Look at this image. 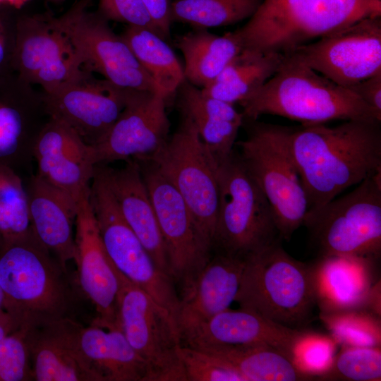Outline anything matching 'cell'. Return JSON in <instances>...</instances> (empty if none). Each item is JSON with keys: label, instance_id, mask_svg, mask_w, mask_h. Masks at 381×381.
Wrapping results in <instances>:
<instances>
[{"label": "cell", "instance_id": "44dd1931", "mask_svg": "<svg viewBox=\"0 0 381 381\" xmlns=\"http://www.w3.org/2000/svg\"><path fill=\"white\" fill-rule=\"evenodd\" d=\"M304 332L239 308L217 313L180 338L181 345L201 350L223 346H267L291 358L295 344Z\"/></svg>", "mask_w": 381, "mask_h": 381}, {"label": "cell", "instance_id": "ee69618b", "mask_svg": "<svg viewBox=\"0 0 381 381\" xmlns=\"http://www.w3.org/2000/svg\"><path fill=\"white\" fill-rule=\"evenodd\" d=\"M6 31L0 19V67L4 64L7 59L8 54V41Z\"/></svg>", "mask_w": 381, "mask_h": 381}, {"label": "cell", "instance_id": "bcb514c9", "mask_svg": "<svg viewBox=\"0 0 381 381\" xmlns=\"http://www.w3.org/2000/svg\"><path fill=\"white\" fill-rule=\"evenodd\" d=\"M4 295L0 286V310L3 309Z\"/></svg>", "mask_w": 381, "mask_h": 381}, {"label": "cell", "instance_id": "52a82bcc", "mask_svg": "<svg viewBox=\"0 0 381 381\" xmlns=\"http://www.w3.org/2000/svg\"><path fill=\"white\" fill-rule=\"evenodd\" d=\"M219 187L212 252L247 259L282 241L266 197L236 150L217 163Z\"/></svg>", "mask_w": 381, "mask_h": 381}, {"label": "cell", "instance_id": "cb8c5ba5", "mask_svg": "<svg viewBox=\"0 0 381 381\" xmlns=\"http://www.w3.org/2000/svg\"><path fill=\"white\" fill-rule=\"evenodd\" d=\"M246 260L212 252L192 286L179 297L175 321L180 337L229 308L238 294Z\"/></svg>", "mask_w": 381, "mask_h": 381}, {"label": "cell", "instance_id": "ba28073f", "mask_svg": "<svg viewBox=\"0 0 381 381\" xmlns=\"http://www.w3.org/2000/svg\"><path fill=\"white\" fill-rule=\"evenodd\" d=\"M381 171L352 191L308 210L303 219L319 257L377 260L381 253Z\"/></svg>", "mask_w": 381, "mask_h": 381}, {"label": "cell", "instance_id": "ab89813d", "mask_svg": "<svg viewBox=\"0 0 381 381\" xmlns=\"http://www.w3.org/2000/svg\"><path fill=\"white\" fill-rule=\"evenodd\" d=\"M98 12L107 20L149 28L157 33L142 0H99Z\"/></svg>", "mask_w": 381, "mask_h": 381}, {"label": "cell", "instance_id": "7a4b0ae2", "mask_svg": "<svg viewBox=\"0 0 381 381\" xmlns=\"http://www.w3.org/2000/svg\"><path fill=\"white\" fill-rule=\"evenodd\" d=\"M3 309L18 329L73 318L76 305L67 267L35 237L0 244Z\"/></svg>", "mask_w": 381, "mask_h": 381}, {"label": "cell", "instance_id": "8992f818", "mask_svg": "<svg viewBox=\"0 0 381 381\" xmlns=\"http://www.w3.org/2000/svg\"><path fill=\"white\" fill-rule=\"evenodd\" d=\"M238 155L272 208L282 240L289 241L303 225L308 205L289 146L290 126L243 120Z\"/></svg>", "mask_w": 381, "mask_h": 381}, {"label": "cell", "instance_id": "3957f363", "mask_svg": "<svg viewBox=\"0 0 381 381\" xmlns=\"http://www.w3.org/2000/svg\"><path fill=\"white\" fill-rule=\"evenodd\" d=\"M240 105L245 121L270 114L299 121L303 126L334 120L381 121L357 95L290 54L284 55L277 72Z\"/></svg>", "mask_w": 381, "mask_h": 381}, {"label": "cell", "instance_id": "7dc6e473", "mask_svg": "<svg viewBox=\"0 0 381 381\" xmlns=\"http://www.w3.org/2000/svg\"><path fill=\"white\" fill-rule=\"evenodd\" d=\"M46 1H50V2H53V3H59V2H62V1H64V0H46Z\"/></svg>", "mask_w": 381, "mask_h": 381}, {"label": "cell", "instance_id": "5b68a950", "mask_svg": "<svg viewBox=\"0 0 381 381\" xmlns=\"http://www.w3.org/2000/svg\"><path fill=\"white\" fill-rule=\"evenodd\" d=\"M281 241L246 260L235 301L277 324L303 330L316 307L313 265L292 258Z\"/></svg>", "mask_w": 381, "mask_h": 381}, {"label": "cell", "instance_id": "b9f144b4", "mask_svg": "<svg viewBox=\"0 0 381 381\" xmlns=\"http://www.w3.org/2000/svg\"><path fill=\"white\" fill-rule=\"evenodd\" d=\"M381 119V72L349 87Z\"/></svg>", "mask_w": 381, "mask_h": 381}, {"label": "cell", "instance_id": "74e56055", "mask_svg": "<svg viewBox=\"0 0 381 381\" xmlns=\"http://www.w3.org/2000/svg\"><path fill=\"white\" fill-rule=\"evenodd\" d=\"M179 352L186 381H246L238 372L211 353L181 344Z\"/></svg>", "mask_w": 381, "mask_h": 381}, {"label": "cell", "instance_id": "d6a6232c", "mask_svg": "<svg viewBox=\"0 0 381 381\" xmlns=\"http://www.w3.org/2000/svg\"><path fill=\"white\" fill-rule=\"evenodd\" d=\"M263 0H175L172 21L195 29L226 26L250 18Z\"/></svg>", "mask_w": 381, "mask_h": 381}, {"label": "cell", "instance_id": "e0dca14e", "mask_svg": "<svg viewBox=\"0 0 381 381\" xmlns=\"http://www.w3.org/2000/svg\"><path fill=\"white\" fill-rule=\"evenodd\" d=\"M126 89L86 70L80 77L52 94H44L50 118L72 128L89 145L98 144L121 114Z\"/></svg>", "mask_w": 381, "mask_h": 381}, {"label": "cell", "instance_id": "484cf974", "mask_svg": "<svg viewBox=\"0 0 381 381\" xmlns=\"http://www.w3.org/2000/svg\"><path fill=\"white\" fill-rule=\"evenodd\" d=\"M126 162L119 169L104 164L108 184L128 225L157 266L171 277L164 241L138 164L134 159Z\"/></svg>", "mask_w": 381, "mask_h": 381}, {"label": "cell", "instance_id": "836d02e7", "mask_svg": "<svg viewBox=\"0 0 381 381\" xmlns=\"http://www.w3.org/2000/svg\"><path fill=\"white\" fill-rule=\"evenodd\" d=\"M30 231L28 195L23 179L13 169L0 165L1 243L16 241Z\"/></svg>", "mask_w": 381, "mask_h": 381}, {"label": "cell", "instance_id": "ac0fdd59", "mask_svg": "<svg viewBox=\"0 0 381 381\" xmlns=\"http://www.w3.org/2000/svg\"><path fill=\"white\" fill-rule=\"evenodd\" d=\"M90 193V192H89ZM89 193L78 201L75 242L80 286L95 307L92 325L119 328L116 297L119 282L103 245L89 200Z\"/></svg>", "mask_w": 381, "mask_h": 381}, {"label": "cell", "instance_id": "83f0119b", "mask_svg": "<svg viewBox=\"0 0 381 381\" xmlns=\"http://www.w3.org/2000/svg\"><path fill=\"white\" fill-rule=\"evenodd\" d=\"M78 342L95 381H152L146 362L120 329L81 325Z\"/></svg>", "mask_w": 381, "mask_h": 381}, {"label": "cell", "instance_id": "f1b7e54d", "mask_svg": "<svg viewBox=\"0 0 381 381\" xmlns=\"http://www.w3.org/2000/svg\"><path fill=\"white\" fill-rule=\"evenodd\" d=\"M176 44L184 59L185 80L200 88L211 83L242 51L234 32L220 36L205 29L179 37Z\"/></svg>", "mask_w": 381, "mask_h": 381}, {"label": "cell", "instance_id": "7c38bea8", "mask_svg": "<svg viewBox=\"0 0 381 381\" xmlns=\"http://www.w3.org/2000/svg\"><path fill=\"white\" fill-rule=\"evenodd\" d=\"M139 167L166 246L171 278L179 297L193 285L212 253L185 200L148 157Z\"/></svg>", "mask_w": 381, "mask_h": 381}, {"label": "cell", "instance_id": "603a6c76", "mask_svg": "<svg viewBox=\"0 0 381 381\" xmlns=\"http://www.w3.org/2000/svg\"><path fill=\"white\" fill-rule=\"evenodd\" d=\"M80 325L64 318L23 329L32 380L95 381L80 349Z\"/></svg>", "mask_w": 381, "mask_h": 381}, {"label": "cell", "instance_id": "30bf717a", "mask_svg": "<svg viewBox=\"0 0 381 381\" xmlns=\"http://www.w3.org/2000/svg\"><path fill=\"white\" fill-rule=\"evenodd\" d=\"M114 270L119 282L118 327L146 362L152 381H186L174 318L150 295Z\"/></svg>", "mask_w": 381, "mask_h": 381}, {"label": "cell", "instance_id": "d4e9b609", "mask_svg": "<svg viewBox=\"0 0 381 381\" xmlns=\"http://www.w3.org/2000/svg\"><path fill=\"white\" fill-rule=\"evenodd\" d=\"M25 186L32 233L67 267L76 258L74 226L78 202L36 174L28 177Z\"/></svg>", "mask_w": 381, "mask_h": 381}, {"label": "cell", "instance_id": "4fadbf2b", "mask_svg": "<svg viewBox=\"0 0 381 381\" xmlns=\"http://www.w3.org/2000/svg\"><path fill=\"white\" fill-rule=\"evenodd\" d=\"M90 1L80 0L59 17L52 15L54 23L70 40L85 69L121 88L163 94L123 39L112 31L108 20L99 12L88 11Z\"/></svg>", "mask_w": 381, "mask_h": 381}, {"label": "cell", "instance_id": "2e32d148", "mask_svg": "<svg viewBox=\"0 0 381 381\" xmlns=\"http://www.w3.org/2000/svg\"><path fill=\"white\" fill-rule=\"evenodd\" d=\"M168 100L161 92L126 89L125 106L116 121L107 135L92 146L95 164L155 153L169 137Z\"/></svg>", "mask_w": 381, "mask_h": 381}, {"label": "cell", "instance_id": "7bdbcfd3", "mask_svg": "<svg viewBox=\"0 0 381 381\" xmlns=\"http://www.w3.org/2000/svg\"><path fill=\"white\" fill-rule=\"evenodd\" d=\"M17 330L11 316L4 310L0 316V340Z\"/></svg>", "mask_w": 381, "mask_h": 381}, {"label": "cell", "instance_id": "d6986e66", "mask_svg": "<svg viewBox=\"0 0 381 381\" xmlns=\"http://www.w3.org/2000/svg\"><path fill=\"white\" fill-rule=\"evenodd\" d=\"M36 174L77 202L90 192L95 164L92 146L64 123L49 118L34 145Z\"/></svg>", "mask_w": 381, "mask_h": 381}, {"label": "cell", "instance_id": "6da1fadb", "mask_svg": "<svg viewBox=\"0 0 381 381\" xmlns=\"http://www.w3.org/2000/svg\"><path fill=\"white\" fill-rule=\"evenodd\" d=\"M289 146L308 210L381 171V121L291 127Z\"/></svg>", "mask_w": 381, "mask_h": 381}, {"label": "cell", "instance_id": "d590c367", "mask_svg": "<svg viewBox=\"0 0 381 381\" xmlns=\"http://www.w3.org/2000/svg\"><path fill=\"white\" fill-rule=\"evenodd\" d=\"M318 377L325 380H380V348L344 347L334 358L329 369Z\"/></svg>", "mask_w": 381, "mask_h": 381}, {"label": "cell", "instance_id": "4dcf8cb0", "mask_svg": "<svg viewBox=\"0 0 381 381\" xmlns=\"http://www.w3.org/2000/svg\"><path fill=\"white\" fill-rule=\"evenodd\" d=\"M202 351L222 359L246 381H302L314 377L300 370L286 353L267 346H223Z\"/></svg>", "mask_w": 381, "mask_h": 381}, {"label": "cell", "instance_id": "4316f807", "mask_svg": "<svg viewBox=\"0 0 381 381\" xmlns=\"http://www.w3.org/2000/svg\"><path fill=\"white\" fill-rule=\"evenodd\" d=\"M177 106L182 116L194 123L205 147L216 163L234 150L243 116L234 104L203 92L185 80L177 90Z\"/></svg>", "mask_w": 381, "mask_h": 381}, {"label": "cell", "instance_id": "8d00e7d4", "mask_svg": "<svg viewBox=\"0 0 381 381\" xmlns=\"http://www.w3.org/2000/svg\"><path fill=\"white\" fill-rule=\"evenodd\" d=\"M337 344L330 336L305 330L295 344L292 361L304 373L318 377L331 367Z\"/></svg>", "mask_w": 381, "mask_h": 381}, {"label": "cell", "instance_id": "c3c4849f", "mask_svg": "<svg viewBox=\"0 0 381 381\" xmlns=\"http://www.w3.org/2000/svg\"><path fill=\"white\" fill-rule=\"evenodd\" d=\"M3 312H4V309L0 310V316L1 315V314L3 313Z\"/></svg>", "mask_w": 381, "mask_h": 381}, {"label": "cell", "instance_id": "5bb4252c", "mask_svg": "<svg viewBox=\"0 0 381 381\" xmlns=\"http://www.w3.org/2000/svg\"><path fill=\"white\" fill-rule=\"evenodd\" d=\"M18 77L52 94L85 71L68 37L52 15L25 16L18 20L13 54Z\"/></svg>", "mask_w": 381, "mask_h": 381}, {"label": "cell", "instance_id": "8fae6325", "mask_svg": "<svg viewBox=\"0 0 381 381\" xmlns=\"http://www.w3.org/2000/svg\"><path fill=\"white\" fill-rule=\"evenodd\" d=\"M146 157L179 192L212 250L219 202L217 164L193 121L181 115L175 132L155 153Z\"/></svg>", "mask_w": 381, "mask_h": 381}, {"label": "cell", "instance_id": "7402d4cb", "mask_svg": "<svg viewBox=\"0 0 381 381\" xmlns=\"http://www.w3.org/2000/svg\"><path fill=\"white\" fill-rule=\"evenodd\" d=\"M49 118L44 92L18 75L13 89H0V165L29 171L35 141Z\"/></svg>", "mask_w": 381, "mask_h": 381}, {"label": "cell", "instance_id": "1f68e13d", "mask_svg": "<svg viewBox=\"0 0 381 381\" xmlns=\"http://www.w3.org/2000/svg\"><path fill=\"white\" fill-rule=\"evenodd\" d=\"M121 37L169 99L185 80L183 66L172 49L157 32L143 27L128 25Z\"/></svg>", "mask_w": 381, "mask_h": 381}, {"label": "cell", "instance_id": "9a60e30c", "mask_svg": "<svg viewBox=\"0 0 381 381\" xmlns=\"http://www.w3.org/2000/svg\"><path fill=\"white\" fill-rule=\"evenodd\" d=\"M289 54L349 87L381 72V16L361 19Z\"/></svg>", "mask_w": 381, "mask_h": 381}, {"label": "cell", "instance_id": "277c9868", "mask_svg": "<svg viewBox=\"0 0 381 381\" xmlns=\"http://www.w3.org/2000/svg\"><path fill=\"white\" fill-rule=\"evenodd\" d=\"M381 16V0H263L234 31L242 49L287 54L361 19Z\"/></svg>", "mask_w": 381, "mask_h": 381}, {"label": "cell", "instance_id": "ffe728a7", "mask_svg": "<svg viewBox=\"0 0 381 381\" xmlns=\"http://www.w3.org/2000/svg\"><path fill=\"white\" fill-rule=\"evenodd\" d=\"M373 261L349 257H319L313 265L316 306L320 314L366 310L380 315V282Z\"/></svg>", "mask_w": 381, "mask_h": 381}, {"label": "cell", "instance_id": "f6af8a7d", "mask_svg": "<svg viewBox=\"0 0 381 381\" xmlns=\"http://www.w3.org/2000/svg\"><path fill=\"white\" fill-rule=\"evenodd\" d=\"M30 0H0V6L7 4L20 9Z\"/></svg>", "mask_w": 381, "mask_h": 381}, {"label": "cell", "instance_id": "e575fe53", "mask_svg": "<svg viewBox=\"0 0 381 381\" xmlns=\"http://www.w3.org/2000/svg\"><path fill=\"white\" fill-rule=\"evenodd\" d=\"M380 315L366 310L320 314L330 337L344 347L380 348Z\"/></svg>", "mask_w": 381, "mask_h": 381}, {"label": "cell", "instance_id": "681fc988", "mask_svg": "<svg viewBox=\"0 0 381 381\" xmlns=\"http://www.w3.org/2000/svg\"><path fill=\"white\" fill-rule=\"evenodd\" d=\"M0 243H1V238H0Z\"/></svg>", "mask_w": 381, "mask_h": 381}, {"label": "cell", "instance_id": "f546056e", "mask_svg": "<svg viewBox=\"0 0 381 381\" xmlns=\"http://www.w3.org/2000/svg\"><path fill=\"white\" fill-rule=\"evenodd\" d=\"M283 57L280 54L242 49L211 83L201 89L211 97L240 104L277 72Z\"/></svg>", "mask_w": 381, "mask_h": 381}, {"label": "cell", "instance_id": "f35d334b", "mask_svg": "<svg viewBox=\"0 0 381 381\" xmlns=\"http://www.w3.org/2000/svg\"><path fill=\"white\" fill-rule=\"evenodd\" d=\"M32 380L28 348L23 329L0 340V381Z\"/></svg>", "mask_w": 381, "mask_h": 381}, {"label": "cell", "instance_id": "60d3db41", "mask_svg": "<svg viewBox=\"0 0 381 381\" xmlns=\"http://www.w3.org/2000/svg\"><path fill=\"white\" fill-rule=\"evenodd\" d=\"M157 33L163 38L169 37L171 19V0H142Z\"/></svg>", "mask_w": 381, "mask_h": 381}, {"label": "cell", "instance_id": "9c48e42d", "mask_svg": "<svg viewBox=\"0 0 381 381\" xmlns=\"http://www.w3.org/2000/svg\"><path fill=\"white\" fill-rule=\"evenodd\" d=\"M89 200L114 267L168 310L175 321L180 301L176 285L157 266L123 219L108 184L104 164L95 166Z\"/></svg>", "mask_w": 381, "mask_h": 381}]
</instances>
